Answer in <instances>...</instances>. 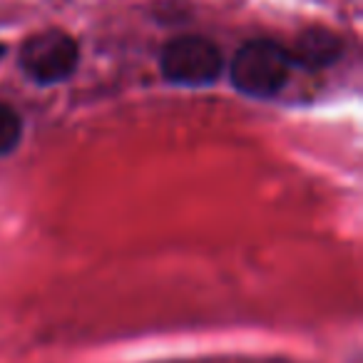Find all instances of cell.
<instances>
[{
  "label": "cell",
  "mask_w": 363,
  "mask_h": 363,
  "mask_svg": "<svg viewBox=\"0 0 363 363\" xmlns=\"http://www.w3.org/2000/svg\"><path fill=\"white\" fill-rule=\"evenodd\" d=\"M160 70L172 85L204 87L222 77L224 57L209 38L182 35L164 45L160 55Z\"/></svg>",
  "instance_id": "2"
},
{
  "label": "cell",
  "mask_w": 363,
  "mask_h": 363,
  "mask_svg": "<svg viewBox=\"0 0 363 363\" xmlns=\"http://www.w3.org/2000/svg\"><path fill=\"white\" fill-rule=\"evenodd\" d=\"M80 60L77 43L62 30H43L21 48V70L40 85H55L70 77Z\"/></svg>",
  "instance_id": "3"
},
{
  "label": "cell",
  "mask_w": 363,
  "mask_h": 363,
  "mask_svg": "<svg viewBox=\"0 0 363 363\" xmlns=\"http://www.w3.org/2000/svg\"><path fill=\"white\" fill-rule=\"evenodd\" d=\"M23 137V120L11 105L0 102V157L18 147Z\"/></svg>",
  "instance_id": "5"
},
{
  "label": "cell",
  "mask_w": 363,
  "mask_h": 363,
  "mask_svg": "<svg viewBox=\"0 0 363 363\" xmlns=\"http://www.w3.org/2000/svg\"><path fill=\"white\" fill-rule=\"evenodd\" d=\"M341 57V40L333 33L321 30V28H311L289 50V60L291 65H301L308 70H318V67L333 65Z\"/></svg>",
  "instance_id": "4"
},
{
  "label": "cell",
  "mask_w": 363,
  "mask_h": 363,
  "mask_svg": "<svg viewBox=\"0 0 363 363\" xmlns=\"http://www.w3.org/2000/svg\"><path fill=\"white\" fill-rule=\"evenodd\" d=\"M3 52H6V48H3V45H0V57H3Z\"/></svg>",
  "instance_id": "6"
},
{
  "label": "cell",
  "mask_w": 363,
  "mask_h": 363,
  "mask_svg": "<svg viewBox=\"0 0 363 363\" xmlns=\"http://www.w3.org/2000/svg\"><path fill=\"white\" fill-rule=\"evenodd\" d=\"M291 60L289 50L274 40H249L234 52L229 77L239 92L249 97H272L286 85Z\"/></svg>",
  "instance_id": "1"
}]
</instances>
